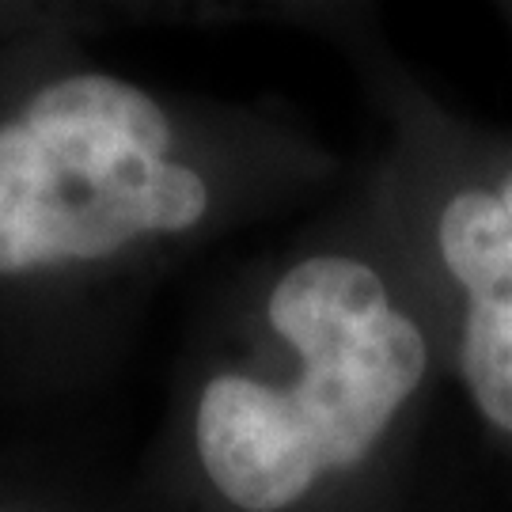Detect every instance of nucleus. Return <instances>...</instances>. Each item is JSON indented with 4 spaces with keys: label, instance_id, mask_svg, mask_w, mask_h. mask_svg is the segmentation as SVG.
<instances>
[{
    "label": "nucleus",
    "instance_id": "obj_2",
    "mask_svg": "<svg viewBox=\"0 0 512 512\" xmlns=\"http://www.w3.org/2000/svg\"><path fill=\"white\" fill-rule=\"evenodd\" d=\"M171 126L114 76L46 84L0 126V277L92 262L164 232L160 171Z\"/></svg>",
    "mask_w": 512,
    "mask_h": 512
},
{
    "label": "nucleus",
    "instance_id": "obj_1",
    "mask_svg": "<svg viewBox=\"0 0 512 512\" xmlns=\"http://www.w3.org/2000/svg\"><path fill=\"white\" fill-rule=\"evenodd\" d=\"M270 323L300 353L293 387L217 376L194 437L209 482L243 512H277L315 478L357 467L429 384L433 342L361 258L296 262L270 296Z\"/></svg>",
    "mask_w": 512,
    "mask_h": 512
},
{
    "label": "nucleus",
    "instance_id": "obj_3",
    "mask_svg": "<svg viewBox=\"0 0 512 512\" xmlns=\"http://www.w3.org/2000/svg\"><path fill=\"white\" fill-rule=\"evenodd\" d=\"M429 247L456 300L463 391L486 429L512 444V156H490L440 194Z\"/></svg>",
    "mask_w": 512,
    "mask_h": 512
}]
</instances>
